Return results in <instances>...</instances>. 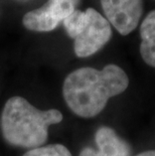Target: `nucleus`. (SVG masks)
Segmentation results:
<instances>
[{"label":"nucleus","mask_w":155,"mask_h":156,"mask_svg":"<svg viewBox=\"0 0 155 156\" xmlns=\"http://www.w3.org/2000/svg\"><path fill=\"white\" fill-rule=\"evenodd\" d=\"M129 85V79L116 65L103 69L86 67L72 72L62 85V95L69 108L82 118L99 115L109 99L122 94Z\"/></svg>","instance_id":"obj_1"},{"label":"nucleus","mask_w":155,"mask_h":156,"mask_svg":"<svg viewBox=\"0 0 155 156\" xmlns=\"http://www.w3.org/2000/svg\"><path fill=\"white\" fill-rule=\"evenodd\" d=\"M62 121L55 109L41 111L26 99L15 96L6 101L1 114V131L6 143L13 147L35 149L48 138V127Z\"/></svg>","instance_id":"obj_2"},{"label":"nucleus","mask_w":155,"mask_h":156,"mask_svg":"<svg viewBox=\"0 0 155 156\" xmlns=\"http://www.w3.org/2000/svg\"><path fill=\"white\" fill-rule=\"evenodd\" d=\"M62 23L68 35L74 39V51L78 58L95 55L112 36L110 22L94 8L85 11L77 9Z\"/></svg>","instance_id":"obj_3"},{"label":"nucleus","mask_w":155,"mask_h":156,"mask_svg":"<svg viewBox=\"0 0 155 156\" xmlns=\"http://www.w3.org/2000/svg\"><path fill=\"white\" fill-rule=\"evenodd\" d=\"M81 0H48L44 6L25 13L22 24L28 30L48 32L77 10Z\"/></svg>","instance_id":"obj_4"},{"label":"nucleus","mask_w":155,"mask_h":156,"mask_svg":"<svg viewBox=\"0 0 155 156\" xmlns=\"http://www.w3.org/2000/svg\"><path fill=\"white\" fill-rule=\"evenodd\" d=\"M107 20L122 35L137 27L143 13V0H100Z\"/></svg>","instance_id":"obj_5"},{"label":"nucleus","mask_w":155,"mask_h":156,"mask_svg":"<svg viewBox=\"0 0 155 156\" xmlns=\"http://www.w3.org/2000/svg\"><path fill=\"white\" fill-rule=\"evenodd\" d=\"M97 149L86 147L80 156H131V147L117 135L114 129L107 126L99 128L95 134Z\"/></svg>","instance_id":"obj_6"},{"label":"nucleus","mask_w":155,"mask_h":156,"mask_svg":"<svg viewBox=\"0 0 155 156\" xmlns=\"http://www.w3.org/2000/svg\"><path fill=\"white\" fill-rule=\"evenodd\" d=\"M140 54L148 66L155 68V10L150 11L140 26Z\"/></svg>","instance_id":"obj_7"},{"label":"nucleus","mask_w":155,"mask_h":156,"mask_svg":"<svg viewBox=\"0 0 155 156\" xmlns=\"http://www.w3.org/2000/svg\"><path fill=\"white\" fill-rule=\"evenodd\" d=\"M23 156H72L70 150L62 144H51L30 149Z\"/></svg>","instance_id":"obj_8"},{"label":"nucleus","mask_w":155,"mask_h":156,"mask_svg":"<svg viewBox=\"0 0 155 156\" xmlns=\"http://www.w3.org/2000/svg\"><path fill=\"white\" fill-rule=\"evenodd\" d=\"M136 156H155V150H147L144 152H141Z\"/></svg>","instance_id":"obj_9"}]
</instances>
